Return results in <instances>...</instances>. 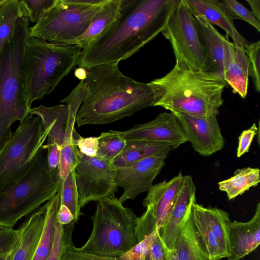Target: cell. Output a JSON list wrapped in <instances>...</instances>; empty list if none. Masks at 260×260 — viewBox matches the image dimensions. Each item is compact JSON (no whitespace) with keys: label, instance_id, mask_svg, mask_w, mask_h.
<instances>
[{"label":"cell","instance_id":"obj_1","mask_svg":"<svg viewBox=\"0 0 260 260\" xmlns=\"http://www.w3.org/2000/svg\"><path fill=\"white\" fill-rule=\"evenodd\" d=\"M179 0H122L115 21L82 49L78 65L85 69L118 63L161 32Z\"/></svg>","mask_w":260,"mask_h":260},{"label":"cell","instance_id":"obj_2","mask_svg":"<svg viewBox=\"0 0 260 260\" xmlns=\"http://www.w3.org/2000/svg\"><path fill=\"white\" fill-rule=\"evenodd\" d=\"M86 71L82 80L86 94L76 117L77 126L111 123L154 106L149 85L123 75L118 63L95 66Z\"/></svg>","mask_w":260,"mask_h":260},{"label":"cell","instance_id":"obj_3","mask_svg":"<svg viewBox=\"0 0 260 260\" xmlns=\"http://www.w3.org/2000/svg\"><path fill=\"white\" fill-rule=\"evenodd\" d=\"M148 84L154 93L153 106L203 117L219 114L227 85L211 71L196 69L178 61L169 73Z\"/></svg>","mask_w":260,"mask_h":260},{"label":"cell","instance_id":"obj_4","mask_svg":"<svg viewBox=\"0 0 260 260\" xmlns=\"http://www.w3.org/2000/svg\"><path fill=\"white\" fill-rule=\"evenodd\" d=\"M138 217L115 196L98 202L91 217L93 227L86 242L79 248L71 243L68 255H89L112 258L121 256L137 244Z\"/></svg>","mask_w":260,"mask_h":260},{"label":"cell","instance_id":"obj_5","mask_svg":"<svg viewBox=\"0 0 260 260\" xmlns=\"http://www.w3.org/2000/svg\"><path fill=\"white\" fill-rule=\"evenodd\" d=\"M82 50L77 45L52 43L29 37L23 67L24 96L29 111L35 101L51 93L78 65Z\"/></svg>","mask_w":260,"mask_h":260},{"label":"cell","instance_id":"obj_6","mask_svg":"<svg viewBox=\"0 0 260 260\" xmlns=\"http://www.w3.org/2000/svg\"><path fill=\"white\" fill-rule=\"evenodd\" d=\"M29 27L26 17L19 19L0 57V150L12 136L11 125L29 114L24 96L23 67Z\"/></svg>","mask_w":260,"mask_h":260},{"label":"cell","instance_id":"obj_7","mask_svg":"<svg viewBox=\"0 0 260 260\" xmlns=\"http://www.w3.org/2000/svg\"><path fill=\"white\" fill-rule=\"evenodd\" d=\"M59 186L58 175L49 170L44 145L26 173L0 193V225L13 228L20 219L50 200Z\"/></svg>","mask_w":260,"mask_h":260},{"label":"cell","instance_id":"obj_8","mask_svg":"<svg viewBox=\"0 0 260 260\" xmlns=\"http://www.w3.org/2000/svg\"><path fill=\"white\" fill-rule=\"evenodd\" d=\"M49 127L40 117L28 114L0 150V193L28 170L46 140Z\"/></svg>","mask_w":260,"mask_h":260},{"label":"cell","instance_id":"obj_9","mask_svg":"<svg viewBox=\"0 0 260 260\" xmlns=\"http://www.w3.org/2000/svg\"><path fill=\"white\" fill-rule=\"evenodd\" d=\"M104 5H87L74 0H55L29 27V37L52 43L75 45L76 39L84 33Z\"/></svg>","mask_w":260,"mask_h":260},{"label":"cell","instance_id":"obj_10","mask_svg":"<svg viewBox=\"0 0 260 260\" xmlns=\"http://www.w3.org/2000/svg\"><path fill=\"white\" fill-rule=\"evenodd\" d=\"M171 43L176 61L202 71H211L199 41L194 18L184 0H179L162 31Z\"/></svg>","mask_w":260,"mask_h":260},{"label":"cell","instance_id":"obj_11","mask_svg":"<svg viewBox=\"0 0 260 260\" xmlns=\"http://www.w3.org/2000/svg\"><path fill=\"white\" fill-rule=\"evenodd\" d=\"M79 155V161L74 170L80 208L90 202H99L114 196L118 187L113 165L80 152Z\"/></svg>","mask_w":260,"mask_h":260},{"label":"cell","instance_id":"obj_12","mask_svg":"<svg viewBox=\"0 0 260 260\" xmlns=\"http://www.w3.org/2000/svg\"><path fill=\"white\" fill-rule=\"evenodd\" d=\"M170 151H162L127 167L115 168L116 184L123 189L118 198L120 202L123 204L127 200H134L139 194L149 190Z\"/></svg>","mask_w":260,"mask_h":260},{"label":"cell","instance_id":"obj_13","mask_svg":"<svg viewBox=\"0 0 260 260\" xmlns=\"http://www.w3.org/2000/svg\"><path fill=\"white\" fill-rule=\"evenodd\" d=\"M184 176L180 172L169 181L153 185L147 192L143 201L146 210L138 218L139 223L144 231L152 233L156 229L160 231L163 228L182 184Z\"/></svg>","mask_w":260,"mask_h":260},{"label":"cell","instance_id":"obj_14","mask_svg":"<svg viewBox=\"0 0 260 260\" xmlns=\"http://www.w3.org/2000/svg\"><path fill=\"white\" fill-rule=\"evenodd\" d=\"M173 113L179 120L187 141L200 155L208 156L223 148L224 140L216 117Z\"/></svg>","mask_w":260,"mask_h":260},{"label":"cell","instance_id":"obj_15","mask_svg":"<svg viewBox=\"0 0 260 260\" xmlns=\"http://www.w3.org/2000/svg\"><path fill=\"white\" fill-rule=\"evenodd\" d=\"M118 133L126 141L164 143L173 149L187 141L179 120L172 112L161 113L152 121L136 124L128 130Z\"/></svg>","mask_w":260,"mask_h":260},{"label":"cell","instance_id":"obj_16","mask_svg":"<svg viewBox=\"0 0 260 260\" xmlns=\"http://www.w3.org/2000/svg\"><path fill=\"white\" fill-rule=\"evenodd\" d=\"M196 191L192 177L185 175L160 234L164 243L170 250L174 249L177 237L188 218L191 205L196 202Z\"/></svg>","mask_w":260,"mask_h":260},{"label":"cell","instance_id":"obj_17","mask_svg":"<svg viewBox=\"0 0 260 260\" xmlns=\"http://www.w3.org/2000/svg\"><path fill=\"white\" fill-rule=\"evenodd\" d=\"M223 54V80L230 86L235 93L246 98L249 83V61L245 49L242 46L224 38Z\"/></svg>","mask_w":260,"mask_h":260},{"label":"cell","instance_id":"obj_18","mask_svg":"<svg viewBox=\"0 0 260 260\" xmlns=\"http://www.w3.org/2000/svg\"><path fill=\"white\" fill-rule=\"evenodd\" d=\"M29 114L40 117L44 129L49 127L47 141L60 146L67 138L72 136L76 131L77 114L69 105H58L53 107L41 105L31 108Z\"/></svg>","mask_w":260,"mask_h":260},{"label":"cell","instance_id":"obj_19","mask_svg":"<svg viewBox=\"0 0 260 260\" xmlns=\"http://www.w3.org/2000/svg\"><path fill=\"white\" fill-rule=\"evenodd\" d=\"M228 236L230 245L228 260H239L257 247L260 243L259 202L249 221L230 222Z\"/></svg>","mask_w":260,"mask_h":260},{"label":"cell","instance_id":"obj_20","mask_svg":"<svg viewBox=\"0 0 260 260\" xmlns=\"http://www.w3.org/2000/svg\"><path fill=\"white\" fill-rule=\"evenodd\" d=\"M191 13L203 16L211 24L218 25L231 37L234 44L244 48L250 43L236 28L231 15L218 0H184Z\"/></svg>","mask_w":260,"mask_h":260},{"label":"cell","instance_id":"obj_21","mask_svg":"<svg viewBox=\"0 0 260 260\" xmlns=\"http://www.w3.org/2000/svg\"><path fill=\"white\" fill-rule=\"evenodd\" d=\"M47 202L31 214L19 227L21 235L11 260H32L44 228Z\"/></svg>","mask_w":260,"mask_h":260},{"label":"cell","instance_id":"obj_22","mask_svg":"<svg viewBox=\"0 0 260 260\" xmlns=\"http://www.w3.org/2000/svg\"><path fill=\"white\" fill-rule=\"evenodd\" d=\"M193 18L199 41L211 71L223 80L222 61L224 37L203 16H194Z\"/></svg>","mask_w":260,"mask_h":260},{"label":"cell","instance_id":"obj_23","mask_svg":"<svg viewBox=\"0 0 260 260\" xmlns=\"http://www.w3.org/2000/svg\"><path fill=\"white\" fill-rule=\"evenodd\" d=\"M174 249L178 260H211L196 233L190 214L177 237Z\"/></svg>","mask_w":260,"mask_h":260},{"label":"cell","instance_id":"obj_24","mask_svg":"<svg viewBox=\"0 0 260 260\" xmlns=\"http://www.w3.org/2000/svg\"><path fill=\"white\" fill-rule=\"evenodd\" d=\"M168 144L142 140L126 141L121 153L113 160L115 168L131 166L142 159L166 150H171Z\"/></svg>","mask_w":260,"mask_h":260},{"label":"cell","instance_id":"obj_25","mask_svg":"<svg viewBox=\"0 0 260 260\" xmlns=\"http://www.w3.org/2000/svg\"><path fill=\"white\" fill-rule=\"evenodd\" d=\"M121 2L108 0L93 18L84 33L76 39L75 45L84 48L109 27L119 15Z\"/></svg>","mask_w":260,"mask_h":260},{"label":"cell","instance_id":"obj_26","mask_svg":"<svg viewBox=\"0 0 260 260\" xmlns=\"http://www.w3.org/2000/svg\"><path fill=\"white\" fill-rule=\"evenodd\" d=\"M190 216L200 240L210 259L219 260L226 257L211 230L204 207L194 202L191 207Z\"/></svg>","mask_w":260,"mask_h":260},{"label":"cell","instance_id":"obj_27","mask_svg":"<svg viewBox=\"0 0 260 260\" xmlns=\"http://www.w3.org/2000/svg\"><path fill=\"white\" fill-rule=\"evenodd\" d=\"M259 181V169L246 167L237 169L233 176L219 181L218 185L220 190L226 193L230 201L256 186Z\"/></svg>","mask_w":260,"mask_h":260},{"label":"cell","instance_id":"obj_28","mask_svg":"<svg viewBox=\"0 0 260 260\" xmlns=\"http://www.w3.org/2000/svg\"><path fill=\"white\" fill-rule=\"evenodd\" d=\"M60 205L58 192L47 202L45 221L32 260H47L52 249L54 238L57 213Z\"/></svg>","mask_w":260,"mask_h":260},{"label":"cell","instance_id":"obj_29","mask_svg":"<svg viewBox=\"0 0 260 260\" xmlns=\"http://www.w3.org/2000/svg\"><path fill=\"white\" fill-rule=\"evenodd\" d=\"M23 17L19 0H0V57Z\"/></svg>","mask_w":260,"mask_h":260},{"label":"cell","instance_id":"obj_30","mask_svg":"<svg viewBox=\"0 0 260 260\" xmlns=\"http://www.w3.org/2000/svg\"><path fill=\"white\" fill-rule=\"evenodd\" d=\"M205 215L211 230L226 257L230 255L229 226L231 221L226 211L216 207H204Z\"/></svg>","mask_w":260,"mask_h":260},{"label":"cell","instance_id":"obj_31","mask_svg":"<svg viewBox=\"0 0 260 260\" xmlns=\"http://www.w3.org/2000/svg\"><path fill=\"white\" fill-rule=\"evenodd\" d=\"M126 141L116 131L103 132L98 136L96 156L112 164L115 158L123 151Z\"/></svg>","mask_w":260,"mask_h":260},{"label":"cell","instance_id":"obj_32","mask_svg":"<svg viewBox=\"0 0 260 260\" xmlns=\"http://www.w3.org/2000/svg\"><path fill=\"white\" fill-rule=\"evenodd\" d=\"M59 192L60 204L65 205L70 210L74 220L77 221L82 213L79 203L74 170L68 174L65 179L60 181Z\"/></svg>","mask_w":260,"mask_h":260},{"label":"cell","instance_id":"obj_33","mask_svg":"<svg viewBox=\"0 0 260 260\" xmlns=\"http://www.w3.org/2000/svg\"><path fill=\"white\" fill-rule=\"evenodd\" d=\"M79 151L76 146L74 135L67 138L61 146L58 175L60 181L66 179L75 169L79 161Z\"/></svg>","mask_w":260,"mask_h":260},{"label":"cell","instance_id":"obj_34","mask_svg":"<svg viewBox=\"0 0 260 260\" xmlns=\"http://www.w3.org/2000/svg\"><path fill=\"white\" fill-rule=\"evenodd\" d=\"M156 230L157 229H156L148 237L118 257L107 258L89 255H64V258L67 260H146L149 246Z\"/></svg>","mask_w":260,"mask_h":260},{"label":"cell","instance_id":"obj_35","mask_svg":"<svg viewBox=\"0 0 260 260\" xmlns=\"http://www.w3.org/2000/svg\"><path fill=\"white\" fill-rule=\"evenodd\" d=\"M75 223L73 221L69 224L62 225L57 221L56 222L53 245L47 260L61 259L68 246L72 243V233Z\"/></svg>","mask_w":260,"mask_h":260},{"label":"cell","instance_id":"obj_36","mask_svg":"<svg viewBox=\"0 0 260 260\" xmlns=\"http://www.w3.org/2000/svg\"><path fill=\"white\" fill-rule=\"evenodd\" d=\"M55 0H21L23 16L29 23H36L41 16L53 4Z\"/></svg>","mask_w":260,"mask_h":260},{"label":"cell","instance_id":"obj_37","mask_svg":"<svg viewBox=\"0 0 260 260\" xmlns=\"http://www.w3.org/2000/svg\"><path fill=\"white\" fill-rule=\"evenodd\" d=\"M220 1L234 20L235 19L244 20L254 27L258 32L260 31L259 22L254 17L251 12L242 4L236 0Z\"/></svg>","mask_w":260,"mask_h":260},{"label":"cell","instance_id":"obj_38","mask_svg":"<svg viewBox=\"0 0 260 260\" xmlns=\"http://www.w3.org/2000/svg\"><path fill=\"white\" fill-rule=\"evenodd\" d=\"M249 61V76L252 78L255 90L260 91V41L250 43L245 48Z\"/></svg>","mask_w":260,"mask_h":260},{"label":"cell","instance_id":"obj_39","mask_svg":"<svg viewBox=\"0 0 260 260\" xmlns=\"http://www.w3.org/2000/svg\"><path fill=\"white\" fill-rule=\"evenodd\" d=\"M21 235L17 229L0 225V256L12 251L17 246Z\"/></svg>","mask_w":260,"mask_h":260},{"label":"cell","instance_id":"obj_40","mask_svg":"<svg viewBox=\"0 0 260 260\" xmlns=\"http://www.w3.org/2000/svg\"><path fill=\"white\" fill-rule=\"evenodd\" d=\"M75 144L82 154L89 157H96L98 148V137L84 138L76 131L74 133Z\"/></svg>","mask_w":260,"mask_h":260},{"label":"cell","instance_id":"obj_41","mask_svg":"<svg viewBox=\"0 0 260 260\" xmlns=\"http://www.w3.org/2000/svg\"><path fill=\"white\" fill-rule=\"evenodd\" d=\"M160 232L156 230L149 246L146 260H166L170 249L164 243Z\"/></svg>","mask_w":260,"mask_h":260},{"label":"cell","instance_id":"obj_42","mask_svg":"<svg viewBox=\"0 0 260 260\" xmlns=\"http://www.w3.org/2000/svg\"><path fill=\"white\" fill-rule=\"evenodd\" d=\"M47 149V159L49 170L52 175H58L59 165L61 146L47 141L45 145Z\"/></svg>","mask_w":260,"mask_h":260},{"label":"cell","instance_id":"obj_43","mask_svg":"<svg viewBox=\"0 0 260 260\" xmlns=\"http://www.w3.org/2000/svg\"><path fill=\"white\" fill-rule=\"evenodd\" d=\"M258 132V127L255 123L248 129L243 131L239 137L238 146L237 150V156L240 157L248 152L254 136Z\"/></svg>","mask_w":260,"mask_h":260},{"label":"cell","instance_id":"obj_44","mask_svg":"<svg viewBox=\"0 0 260 260\" xmlns=\"http://www.w3.org/2000/svg\"><path fill=\"white\" fill-rule=\"evenodd\" d=\"M57 221L62 225H65L70 223L76 221L70 210L65 205H60L57 213Z\"/></svg>","mask_w":260,"mask_h":260},{"label":"cell","instance_id":"obj_45","mask_svg":"<svg viewBox=\"0 0 260 260\" xmlns=\"http://www.w3.org/2000/svg\"><path fill=\"white\" fill-rule=\"evenodd\" d=\"M252 9L251 13L254 17L260 21V0H247Z\"/></svg>","mask_w":260,"mask_h":260},{"label":"cell","instance_id":"obj_46","mask_svg":"<svg viewBox=\"0 0 260 260\" xmlns=\"http://www.w3.org/2000/svg\"><path fill=\"white\" fill-rule=\"evenodd\" d=\"M86 69L81 67H79L76 69L74 72V75L76 77L81 80V81H82L84 80L86 77Z\"/></svg>","mask_w":260,"mask_h":260},{"label":"cell","instance_id":"obj_47","mask_svg":"<svg viewBox=\"0 0 260 260\" xmlns=\"http://www.w3.org/2000/svg\"><path fill=\"white\" fill-rule=\"evenodd\" d=\"M166 260H178L175 249L169 250Z\"/></svg>","mask_w":260,"mask_h":260},{"label":"cell","instance_id":"obj_48","mask_svg":"<svg viewBox=\"0 0 260 260\" xmlns=\"http://www.w3.org/2000/svg\"><path fill=\"white\" fill-rule=\"evenodd\" d=\"M15 248L10 252L0 256V260H11Z\"/></svg>","mask_w":260,"mask_h":260},{"label":"cell","instance_id":"obj_49","mask_svg":"<svg viewBox=\"0 0 260 260\" xmlns=\"http://www.w3.org/2000/svg\"><path fill=\"white\" fill-rule=\"evenodd\" d=\"M61 260H66V259H64L62 258H62H61Z\"/></svg>","mask_w":260,"mask_h":260},{"label":"cell","instance_id":"obj_50","mask_svg":"<svg viewBox=\"0 0 260 260\" xmlns=\"http://www.w3.org/2000/svg\"><path fill=\"white\" fill-rule=\"evenodd\" d=\"M219 260H220V259H219Z\"/></svg>","mask_w":260,"mask_h":260}]
</instances>
